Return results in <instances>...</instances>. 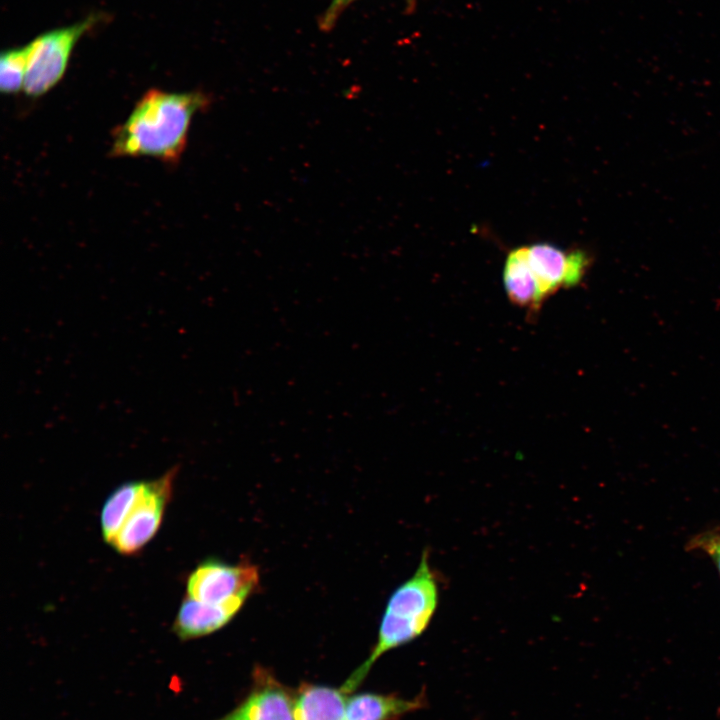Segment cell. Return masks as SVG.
Returning <instances> with one entry per match:
<instances>
[{
    "mask_svg": "<svg viewBox=\"0 0 720 720\" xmlns=\"http://www.w3.org/2000/svg\"><path fill=\"white\" fill-rule=\"evenodd\" d=\"M209 104V96L201 91L150 89L114 130L112 156H146L175 164L185 150L194 115Z\"/></svg>",
    "mask_w": 720,
    "mask_h": 720,
    "instance_id": "1",
    "label": "cell"
},
{
    "mask_svg": "<svg viewBox=\"0 0 720 720\" xmlns=\"http://www.w3.org/2000/svg\"><path fill=\"white\" fill-rule=\"evenodd\" d=\"M439 596V580L429 563V552L424 549L414 573L391 593L380 621L376 644L341 688L352 693L383 654L423 634L436 613Z\"/></svg>",
    "mask_w": 720,
    "mask_h": 720,
    "instance_id": "2",
    "label": "cell"
},
{
    "mask_svg": "<svg viewBox=\"0 0 720 720\" xmlns=\"http://www.w3.org/2000/svg\"><path fill=\"white\" fill-rule=\"evenodd\" d=\"M91 15L70 26L41 34L27 46V70L24 91L29 97H40L63 77L78 40L98 23Z\"/></svg>",
    "mask_w": 720,
    "mask_h": 720,
    "instance_id": "3",
    "label": "cell"
},
{
    "mask_svg": "<svg viewBox=\"0 0 720 720\" xmlns=\"http://www.w3.org/2000/svg\"><path fill=\"white\" fill-rule=\"evenodd\" d=\"M259 584V569L250 561L231 564L210 558L201 562L189 575L187 596L213 604L233 599L246 601Z\"/></svg>",
    "mask_w": 720,
    "mask_h": 720,
    "instance_id": "4",
    "label": "cell"
},
{
    "mask_svg": "<svg viewBox=\"0 0 720 720\" xmlns=\"http://www.w3.org/2000/svg\"><path fill=\"white\" fill-rule=\"evenodd\" d=\"M177 472L178 466H174L161 477L145 481L138 501L110 543L118 553L136 554L155 536L172 496Z\"/></svg>",
    "mask_w": 720,
    "mask_h": 720,
    "instance_id": "5",
    "label": "cell"
},
{
    "mask_svg": "<svg viewBox=\"0 0 720 720\" xmlns=\"http://www.w3.org/2000/svg\"><path fill=\"white\" fill-rule=\"evenodd\" d=\"M527 250L543 301L560 288L578 285L591 265L590 255L582 249L567 251L553 244L535 243Z\"/></svg>",
    "mask_w": 720,
    "mask_h": 720,
    "instance_id": "6",
    "label": "cell"
},
{
    "mask_svg": "<svg viewBox=\"0 0 720 720\" xmlns=\"http://www.w3.org/2000/svg\"><path fill=\"white\" fill-rule=\"evenodd\" d=\"M295 694L270 672L257 668L253 686L243 701L217 720H295Z\"/></svg>",
    "mask_w": 720,
    "mask_h": 720,
    "instance_id": "7",
    "label": "cell"
},
{
    "mask_svg": "<svg viewBox=\"0 0 720 720\" xmlns=\"http://www.w3.org/2000/svg\"><path fill=\"white\" fill-rule=\"evenodd\" d=\"M245 600L233 599L221 604L206 603L187 596L173 623L181 640H191L214 633L227 625L241 610Z\"/></svg>",
    "mask_w": 720,
    "mask_h": 720,
    "instance_id": "8",
    "label": "cell"
},
{
    "mask_svg": "<svg viewBox=\"0 0 720 720\" xmlns=\"http://www.w3.org/2000/svg\"><path fill=\"white\" fill-rule=\"evenodd\" d=\"M347 696L341 687L303 684L295 693V720H345Z\"/></svg>",
    "mask_w": 720,
    "mask_h": 720,
    "instance_id": "9",
    "label": "cell"
},
{
    "mask_svg": "<svg viewBox=\"0 0 720 720\" xmlns=\"http://www.w3.org/2000/svg\"><path fill=\"white\" fill-rule=\"evenodd\" d=\"M422 697L406 699L395 695L363 692L348 697L345 720H397L423 706Z\"/></svg>",
    "mask_w": 720,
    "mask_h": 720,
    "instance_id": "10",
    "label": "cell"
},
{
    "mask_svg": "<svg viewBox=\"0 0 720 720\" xmlns=\"http://www.w3.org/2000/svg\"><path fill=\"white\" fill-rule=\"evenodd\" d=\"M505 291L512 303L536 310L543 302L531 268L527 247H518L508 254L503 271Z\"/></svg>",
    "mask_w": 720,
    "mask_h": 720,
    "instance_id": "11",
    "label": "cell"
},
{
    "mask_svg": "<svg viewBox=\"0 0 720 720\" xmlns=\"http://www.w3.org/2000/svg\"><path fill=\"white\" fill-rule=\"evenodd\" d=\"M145 481H130L116 488L106 499L100 516L104 540L110 544L138 501Z\"/></svg>",
    "mask_w": 720,
    "mask_h": 720,
    "instance_id": "12",
    "label": "cell"
},
{
    "mask_svg": "<svg viewBox=\"0 0 720 720\" xmlns=\"http://www.w3.org/2000/svg\"><path fill=\"white\" fill-rule=\"evenodd\" d=\"M27 70V46L2 52L0 59V89L5 94L24 90Z\"/></svg>",
    "mask_w": 720,
    "mask_h": 720,
    "instance_id": "13",
    "label": "cell"
},
{
    "mask_svg": "<svg viewBox=\"0 0 720 720\" xmlns=\"http://www.w3.org/2000/svg\"><path fill=\"white\" fill-rule=\"evenodd\" d=\"M688 548L707 554L720 573V532H703L690 540Z\"/></svg>",
    "mask_w": 720,
    "mask_h": 720,
    "instance_id": "14",
    "label": "cell"
},
{
    "mask_svg": "<svg viewBox=\"0 0 720 720\" xmlns=\"http://www.w3.org/2000/svg\"><path fill=\"white\" fill-rule=\"evenodd\" d=\"M355 1L356 0H331L319 18L318 24L320 30L328 32L333 29L343 12Z\"/></svg>",
    "mask_w": 720,
    "mask_h": 720,
    "instance_id": "15",
    "label": "cell"
}]
</instances>
